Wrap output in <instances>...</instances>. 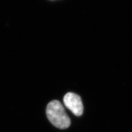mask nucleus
<instances>
[{
    "instance_id": "2",
    "label": "nucleus",
    "mask_w": 132,
    "mask_h": 132,
    "mask_svg": "<svg viewBox=\"0 0 132 132\" xmlns=\"http://www.w3.org/2000/svg\"><path fill=\"white\" fill-rule=\"evenodd\" d=\"M63 102L67 109L77 116H80L83 112V105L81 99L78 95L73 93H68L63 97Z\"/></svg>"
},
{
    "instance_id": "1",
    "label": "nucleus",
    "mask_w": 132,
    "mask_h": 132,
    "mask_svg": "<svg viewBox=\"0 0 132 132\" xmlns=\"http://www.w3.org/2000/svg\"><path fill=\"white\" fill-rule=\"evenodd\" d=\"M47 117L52 125L60 129H66L71 125V120L63 106L58 100L48 103L46 108Z\"/></svg>"
}]
</instances>
